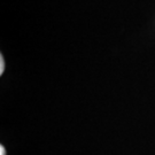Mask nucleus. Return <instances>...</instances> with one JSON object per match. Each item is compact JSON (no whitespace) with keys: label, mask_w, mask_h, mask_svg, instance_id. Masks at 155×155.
Instances as JSON below:
<instances>
[{"label":"nucleus","mask_w":155,"mask_h":155,"mask_svg":"<svg viewBox=\"0 0 155 155\" xmlns=\"http://www.w3.org/2000/svg\"><path fill=\"white\" fill-rule=\"evenodd\" d=\"M4 67H5V63H4V59H2V56L0 58V75L4 72Z\"/></svg>","instance_id":"obj_1"},{"label":"nucleus","mask_w":155,"mask_h":155,"mask_svg":"<svg viewBox=\"0 0 155 155\" xmlns=\"http://www.w3.org/2000/svg\"><path fill=\"white\" fill-rule=\"evenodd\" d=\"M0 152H1V155H6V152H5L4 146H1V147H0Z\"/></svg>","instance_id":"obj_2"}]
</instances>
